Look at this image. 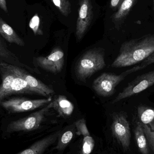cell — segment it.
Wrapping results in <instances>:
<instances>
[{
  "label": "cell",
  "mask_w": 154,
  "mask_h": 154,
  "mask_svg": "<svg viewBox=\"0 0 154 154\" xmlns=\"http://www.w3.org/2000/svg\"><path fill=\"white\" fill-rule=\"evenodd\" d=\"M154 52V34L125 42L111 67L119 68L136 65L145 60Z\"/></svg>",
  "instance_id": "6da1fadb"
},
{
  "label": "cell",
  "mask_w": 154,
  "mask_h": 154,
  "mask_svg": "<svg viewBox=\"0 0 154 154\" xmlns=\"http://www.w3.org/2000/svg\"><path fill=\"white\" fill-rule=\"evenodd\" d=\"M105 52L101 48H96L86 51L81 57L76 65L77 78L85 82L92 75L106 67Z\"/></svg>",
  "instance_id": "7a4b0ae2"
},
{
  "label": "cell",
  "mask_w": 154,
  "mask_h": 154,
  "mask_svg": "<svg viewBox=\"0 0 154 154\" xmlns=\"http://www.w3.org/2000/svg\"><path fill=\"white\" fill-rule=\"evenodd\" d=\"M2 82L0 85V107L6 97L13 94H29L39 95L38 91L29 86L19 75L0 65Z\"/></svg>",
  "instance_id": "3957f363"
},
{
  "label": "cell",
  "mask_w": 154,
  "mask_h": 154,
  "mask_svg": "<svg viewBox=\"0 0 154 154\" xmlns=\"http://www.w3.org/2000/svg\"><path fill=\"white\" fill-rule=\"evenodd\" d=\"M143 69L140 65L132 68L119 75L112 73H103L94 80L92 83V88L98 96L102 97L111 96L116 92V86L126 77Z\"/></svg>",
  "instance_id": "277c9868"
},
{
  "label": "cell",
  "mask_w": 154,
  "mask_h": 154,
  "mask_svg": "<svg viewBox=\"0 0 154 154\" xmlns=\"http://www.w3.org/2000/svg\"><path fill=\"white\" fill-rule=\"evenodd\" d=\"M51 108V102L40 110L29 116L12 121L8 125L6 132L8 133L20 131H32L39 128L48 111Z\"/></svg>",
  "instance_id": "5b68a950"
},
{
  "label": "cell",
  "mask_w": 154,
  "mask_h": 154,
  "mask_svg": "<svg viewBox=\"0 0 154 154\" xmlns=\"http://www.w3.org/2000/svg\"><path fill=\"white\" fill-rule=\"evenodd\" d=\"M112 134L125 151L129 149L131 141L130 125L125 112H114L112 116Z\"/></svg>",
  "instance_id": "8992f818"
},
{
  "label": "cell",
  "mask_w": 154,
  "mask_h": 154,
  "mask_svg": "<svg viewBox=\"0 0 154 154\" xmlns=\"http://www.w3.org/2000/svg\"><path fill=\"white\" fill-rule=\"evenodd\" d=\"M154 84V69L152 71L138 76L131 82L128 84L127 87L112 102V104L137 95L147 89Z\"/></svg>",
  "instance_id": "52a82bcc"
},
{
  "label": "cell",
  "mask_w": 154,
  "mask_h": 154,
  "mask_svg": "<svg viewBox=\"0 0 154 154\" xmlns=\"http://www.w3.org/2000/svg\"><path fill=\"white\" fill-rule=\"evenodd\" d=\"M51 97L47 99L30 100L25 98H13L2 101L1 106L10 113H19L34 110L51 102Z\"/></svg>",
  "instance_id": "ba28073f"
},
{
  "label": "cell",
  "mask_w": 154,
  "mask_h": 154,
  "mask_svg": "<svg viewBox=\"0 0 154 154\" xmlns=\"http://www.w3.org/2000/svg\"><path fill=\"white\" fill-rule=\"evenodd\" d=\"M36 63L41 68L53 74H57L62 71L64 67V53L60 48H55L46 57L36 58Z\"/></svg>",
  "instance_id": "9c48e42d"
},
{
  "label": "cell",
  "mask_w": 154,
  "mask_h": 154,
  "mask_svg": "<svg viewBox=\"0 0 154 154\" xmlns=\"http://www.w3.org/2000/svg\"><path fill=\"white\" fill-rule=\"evenodd\" d=\"M0 65L10 69L22 77L32 88L38 91L39 96L48 97L54 93V91L39 80L28 74L22 68L4 62H0Z\"/></svg>",
  "instance_id": "30bf717a"
},
{
  "label": "cell",
  "mask_w": 154,
  "mask_h": 154,
  "mask_svg": "<svg viewBox=\"0 0 154 154\" xmlns=\"http://www.w3.org/2000/svg\"><path fill=\"white\" fill-rule=\"evenodd\" d=\"M77 20L76 36L81 40L88 30L93 17V7L90 0H80Z\"/></svg>",
  "instance_id": "8fae6325"
},
{
  "label": "cell",
  "mask_w": 154,
  "mask_h": 154,
  "mask_svg": "<svg viewBox=\"0 0 154 154\" xmlns=\"http://www.w3.org/2000/svg\"><path fill=\"white\" fill-rule=\"evenodd\" d=\"M75 125L78 131L77 134L83 136L82 154H90L95 146V141L88 130L86 120L84 119H79L75 122Z\"/></svg>",
  "instance_id": "7c38bea8"
},
{
  "label": "cell",
  "mask_w": 154,
  "mask_h": 154,
  "mask_svg": "<svg viewBox=\"0 0 154 154\" xmlns=\"http://www.w3.org/2000/svg\"><path fill=\"white\" fill-rule=\"evenodd\" d=\"M60 135V131L51 134L37 141L27 149L16 154H42L48 147L57 141Z\"/></svg>",
  "instance_id": "4fadbf2b"
},
{
  "label": "cell",
  "mask_w": 154,
  "mask_h": 154,
  "mask_svg": "<svg viewBox=\"0 0 154 154\" xmlns=\"http://www.w3.org/2000/svg\"><path fill=\"white\" fill-rule=\"evenodd\" d=\"M51 102V108L57 112L60 116L66 118L71 116L74 112V104L64 95L56 96Z\"/></svg>",
  "instance_id": "5bb4252c"
},
{
  "label": "cell",
  "mask_w": 154,
  "mask_h": 154,
  "mask_svg": "<svg viewBox=\"0 0 154 154\" xmlns=\"http://www.w3.org/2000/svg\"><path fill=\"white\" fill-rule=\"evenodd\" d=\"M0 35L6 41L23 47L25 42L18 35L13 29L0 17Z\"/></svg>",
  "instance_id": "9a60e30c"
},
{
  "label": "cell",
  "mask_w": 154,
  "mask_h": 154,
  "mask_svg": "<svg viewBox=\"0 0 154 154\" xmlns=\"http://www.w3.org/2000/svg\"><path fill=\"white\" fill-rule=\"evenodd\" d=\"M0 62H4L20 68L28 69V66L20 61L15 54L9 49L7 45L0 37Z\"/></svg>",
  "instance_id": "2e32d148"
},
{
  "label": "cell",
  "mask_w": 154,
  "mask_h": 154,
  "mask_svg": "<svg viewBox=\"0 0 154 154\" xmlns=\"http://www.w3.org/2000/svg\"><path fill=\"white\" fill-rule=\"evenodd\" d=\"M134 135L137 145L142 154H149V147L143 125L140 121L136 122Z\"/></svg>",
  "instance_id": "e0dca14e"
},
{
  "label": "cell",
  "mask_w": 154,
  "mask_h": 154,
  "mask_svg": "<svg viewBox=\"0 0 154 154\" xmlns=\"http://www.w3.org/2000/svg\"><path fill=\"white\" fill-rule=\"evenodd\" d=\"M137 2V0H124L117 11L113 15V22L116 24L122 23Z\"/></svg>",
  "instance_id": "ac0fdd59"
},
{
  "label": "cell",
  "mask_w": 154,
  "mask_h": 154,
  "mask_svg": "<svg viewBox=\"0 0 154 154\" xmlns=\"http://www.w3.org/2000/svg\"><path fill=\"white\" fill-rule=\"evenodd\" d=\"M137 115L140 122L149 126L154 122V108L152 107L140 105L137 107Z\"/></svg>",
  "instance_id": "d6986e66"
},
{
  "label": "cell",
  "mask_w": 154,
  "mask_h": 154,
  "mask_svg": "<svg viewBox=\"0 0 154 154\" xmlns=\"http://www.w3.org/2000/svg\"><path fill=\"white\" fill-rule=\"evenodd\" d=\"M62 14L67 17L71 12V5L69 0H52Z\"/></svg>",
  "instance_id": "ffe728a7"
},
{
  "label": "cell",
  "mask_w": 154,
  "mask_h": 154,
  "mask_svg": "<svg viewBox=\"0 0 154 154\" xmlns=\"http://www.w3.org/2000/svg\"><path fill=\"white\" fill-rule=\"evenodd\" d=\"M142 124V123H141ZM148 144L154 153V122L148 126L142 124Z\"/></svg>",
  "instance_id": "44dd1931"
},
{
  "label": "cell",
  "mask_w": 154,
  "mask_h": 154,
  "mask_svg": "<svg viewBox=\"0 0 154 154\" xmlns=\"http://www.w3.org/2000/svg\"><path fill=\"white\" fill-rule=\"evenodd\" d=\"M73 137V133L71 131H67L61 135L59 140L56 148L61 150L66 147L71 142Z\"/></svg>",
  "instance_id": "7402d4cb"
},
{
  "label": "cell",
  "mask_w": 154,
  "mask_h": 154,
  "mask_svg": "<svg viewBox=\"0 0 154 154\" xmlns=\"http://www.w3.org/2000/svg\"><path fill=\"white\" fill-rule=\"evenodd\" d=\"M40 18L38 14H35L30 21L29 26L33 31L35 35H43V32L40 28Z\"/></svg>",
  "instance_id": "603a6c76"
},
{
  "label": "cell",
  "mask_w": 154,
  "mask_h": 154,
  "mask_svg": "<svg viewBox=\"0 0 154 154\" xmlns=\"http://www.w3.org/2000/svg\"><path fill=\"white\" fill-rule=\"evenodd\" d=\"M154 63V52L152 54L150 57H148L145 60L142 62V64L140 65L141 66L143 67L144 69L148 66L149 65Z\"/></svg>",
  "instance_id": "cb8c5ba5"
},
{
  "label": "cell",
  "mask_w": 154,
  "mask_h": 154,
  "mask_svg": "<svg viewBox=\"0 0 154 154\" xmlns=\"http://www.w3.org/2000/svg\"><path fill=\"white\" fill-rule=\"evenodd\" d=\"M124 0H111L110 5L113 9H118Z\"/></svg>",
  "instance_id": "d4e9b609"
},
{
  "label": "cell",
  "mask_w": 154,
  "mask_h": 154,
  "mask_svg": "<svg viewBox=\"0 0 154 154\" xmlns=\"http://www.w3.org/2000/svg\"><path fill=\"white\" fill-rule=\"evenodd\" d=\"M0 8L6 13H8V11L6 0H0Z\"/></svg>",
  "instance_id": "484cf974"
},
{
  "label": "cell",
  "mask_w": 154,
  "mask_h": 154,
  "mask_svg": "<svg viewBox=\"0 0 154 154\" xmlns=\"http://www.w3.org/2000/svg\"><path fill=\"white\" fill-rule=\"evenodd\" d=\"M153 5H154L153 8H154V0H153Z\"/></svg>",
  "instance_id": "4316f807"
}]
</instances>
